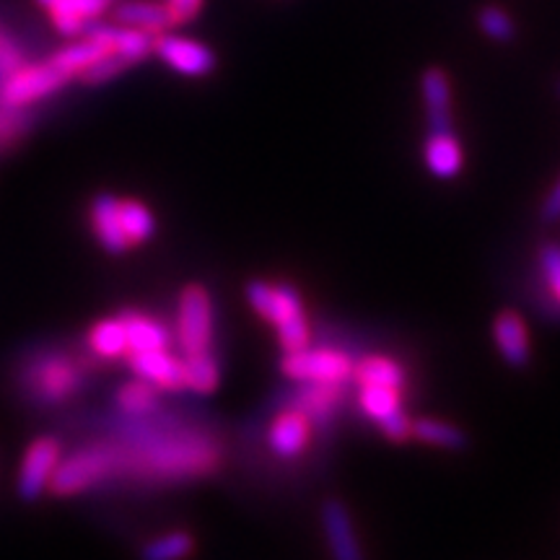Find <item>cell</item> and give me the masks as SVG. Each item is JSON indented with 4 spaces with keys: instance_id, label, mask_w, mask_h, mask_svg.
<instances>
[{
    "instance_id": "cell-1",
    "label": "cell",
    "mask_w": 560,
    "mask_h": 560,
    "mask_svg": "<svg viewBox=\"0 0 560 560\" xmlns=\"http://www.w3.org/2000/svg\"><path fill=\"white\" fill-rule=\"evenodd\" d=\"M247 301L260 317L272 322L283 353H293L310 346V322L304 317V304L293 285H270L265 280H252Z\"/></svg>"
},
{
    "instance_id": "cell-2",
    "label": "cell",
    "mask_w": 560,
    "mask_h": 560,
    "mask_svg": "<svg viewBox=\"0 0 560 560\" xmlns=\"http://www.w3.org/2000/svg\"><path fill=\"white\" fill-rule=\"evenodd\" d=\"M83 382L86 376H83L81 363H75L70 355L42 353L26 361L24 374H21V392L39 408H55L79 395Z\"/></svg>"
},
{
    "instance_id": "cell-3",
    "label": "cell",
    "mask_w": 560,
    "mask_h": 560,
    "mask_svg": "<svg viewBox=\"0 0 560 560\" xmlns=\"http://www.w3.org/2000/svg\"><path fill=\"white\" fill-rule=\"evenodd\" d=\"M117 472V446L115 444H91L83 446L70 457L60 459L58 470L52 475L50 493L70 499L83 490L100 486L109 475Z\"/></svg>"
},
{
    "instance_id": "cell-4",
    "label": "cell",
    "mask_w": 560,
    "mask_h": 560,
    "mask_svg": "<svg viewBox=\"0 0 560 560\" xmlns=\"http://www.w3.org/2000/svg\"><path fill=\"white\" fill-rule=\"evenodd\" d=\"M70 81L73 79L55 68L50 60L37 62V66H19L5 75L3 86H0V102L9 109L32 107L47 96L58 94Z\"/></svg>"
},
{
    "instance_id": "cell-5",
    "label": "cell",
    "mask_w": 560,
    "mask_h": 560,
    "mask_svg": "<svg viewBox=\"0 0 560 560\" xmlns=\"http://www.w3.org/2000/svg\"><path fill=\"white\" fill-rule=\"evenodd\" d=\"M177 335L182 353L198 355L213 342V301L202 285L192 283L182 291L177 310Z\"/></svg>"
},
{
    "instance_id": "cell-6",
    "label": "cell",
    "mask_w": 560,
    "mask_h": 560,
    "mask_svg": "<svg viewBox=\"0 0 560 560\" xmlns=\"http://www.w3.org/2000/svg\"><path fill=\"white\" fill-rule=\"evenodd\" d=\"M280 371L296 382H322V384H346L353 376V361L342 350L335 348H301L285 353L280 361Z\"/></svg>"
},
{
    "instance_id": "cell-7",
    "label": "cell",
    "mask_w": 560,
    "mask_h": 560,
    "mask_svg": "<svg viewBox=\"0 0 560 560\" xmlns=\"http://www.w3.org/2000/svg\"><path fill=\"white\" fill-rule=\"evenodd\" d=\"M62 459V444L55 436H37L24 450L21 457L19 478H16V493L21 501L34 503L42 499L45 490H50L52 475L58 470Z\"/></svg>"
},
{
    "instance_id": "cell-8",
    "label": "cell",
    "mask_w": 560,
    "mask_h": 560,
    "mask_svg": "<svg viewBox=\"0 0 560 560\" xmlns=\"http://www.w3.org/2000/svg\"><path fill=\"white\" fill-rule=\"evenodd\" d=\"M153 52L159 55L161 62H166L182 75H190V79H206L219 66L215 52L208 45L192 37H182V34H156L153 37Z\"/></svg>"
},
{
    "instance_id": "cell-9",
    "label": "cell",
    "mask_w": 560,
    "mask_h": 560,
    "mask_svg": "<svg viewBox=\"0 0 560 560\" xmlns=\"http://www.w3.org/2000/svg\"><path fill=\"white\" fill-rule=\"evenodd\" d=\"M342 387L346 384H322V382H301L289 395L283 397V408H296L312 420L322 431H330L335 410L342 400Z\"/></svg>"
},
{
    "instance_id": "cell-10",
    "label": "cell",
    "mask_w": 560,
    "mask_h": 560,
    "mask_svg": "<svg viewBox=\"0 0 560 560\" xmlns=\"http://www.w3.org/2000/svg\"><path fill=\"white\" fill-rule=\"evenodd\" d=\"M319 516L332 560H366L346 503L338 499H327L322 503Z\"/></svg>"
},
{
    "instance_id": "cell-11",
    "label": "cell",
    "mask_w": 560,
    "mask_h": 560,
    "mask_svg": "<svg viewBox=\"0 0 560 560\" xmlns=\"http://www.w3.org/2000/svg\"><path fill=\"white\" fill-rule=\"evenodd\" d=\"M128 366L138 380L153 384L156 389L182 392L187 389L185 363L174 359L166 350H149V353H128Z\"/></svg>"
},
{
    "instance_id": "cell-12",
    "label": "cell",
    "mask_w": 560,
    "mask_h": 560,
    "mask_svg": "<svg viewBox=\"0 0 560 560\" xmlns=\"http://www.w3.org/2000/svg\"><path fill=\"white\" fill-rule=\"evenodd\" d=\"M312 420L296 408H283L272 420L268 431V444L276 457L296 459L299 454L306 452L312 439Z\"/></svg>"
},
{
    "instance_id": "cell-13",
    "label": "cell",
    "mask_w": 560,
    "mask_h": 560,
    "mask_svg": "<svg viewBox=\"0 0 560 560\" xmlns=\"http://www.w3.org/2000/svg\"><path fill=\"white\" fill-rule=\"evenodd\" d=\"M117 206H120V198H115V195L109 192L96 195L89 206L91 231H94L96 242H100L109 255H125V252L132 249L128 236H125L122 231L120 210H117Z\"/></svg>"
},
{
    "instance_id": "cell-14",
    "label": "cell",
    "mask_w": 560,
    "mask_h": 560,
    "mask_svg": "<svg viewBox=\"0 0 560 560\" xmlns=\"http://www.w3.org/2000/svg\"><path fill=\"white\" fill-rule=\"evenodd\" d=\"M42 9L50 11L52 26L62 37L75 39L86 30L89 21L102 19L112 0H37Z\"/></svg>"
},
{
    "instance_id": "cell-15",
    "label": "cell",
    "mask_w": 560,
    "mask_h": 560,
    "mask_svg": "<svg viewBox=\"0 0 560 560\" xmlns=\"http://www.w3.org/2000/svg\"><path fill=\"white\" fill-rule=\"evenodd\" d=\"M420 94H423L425 117L431 130H452V81L441 68H425L420 75Z\"/></svg>"
},
{
    "instance_id": "cell-16",
    "label": "cell",
    "mask_w": 560,
    "mask_h": 560,
    "mask_svg": "<svg viewBox=\"0 0 560 560\" xmlns=\"http://www.w3.org/2000/svg\"><path fill=\"white\" fill-rule=\"evenodd\" d=\"M493 338L499 346V353L503 361L514 369H524L532 359V346H529V332L524 319L516 312H501L493 322Z\"/></svg>"
},
{
    "instance_id": "cell-17",
    "label": "cell",
    "mask_w": 560,
    "mask_h": 560,
    "mask_svg": "<svg viewBox=\"0 0 560 560\" xmlns=\"http://www.w3.org/2000/svg\"><path fill=\"white\" fill-rule=\"evenodd\" d=\"M112 21L120 26H130V30H140L151 37L161 32L172 30V16L164 3H153V0H122L112 11Z\"/></svg>"
},
{
    "instance_id": "cell-18",
    "label": "cell",
    "mask_w": 560,
    "mask_h": 560,
    "mask_svg": "<svg viewBox=\"0 0 560 560\" xmlns=\"http://www.w3.org/2000/svg\"><path fill=\"white\" fill-rule=\"evenodd\" d=\"M128 338V353H149V350H166L170 348V332L166 327L149 314H140L136 310H125L120 317Z\"/></svg>"
},
{
    "instance_id": "cell-19",
    "label": "cell",
    "mask_w": 560,
    "mask_h": 560,
    "mask_svg": "<svg viewBox=\"0 0 560 560\" xmlns=\"http://www.w3.org/2000/svg\"><path fill=\"white\" fill-rule=\"evenodd\" d=\"M423 156L433 177L452 179L462 172V145L454 130H431Z\"/></svg>"
},
{
    "instance_id": "cell-20",
    "label": "cell",
    "mask_w": 560,
    "mask_h": 560,
    "mask_svg": "<svg viewBox=\"0 0 560 560\" xmlns=\"http://www.w3.org/2000/svg\"><path fill=\"white\" fill-rule=\"evenodd\" d=\"M107 52H109L107 47L100 45V42H94L89 37H75V42H70V45H66L62 50L50 55L47 60H50L58 70H62V73L70 75V79H79V73L83 68H89L91 62L104 58Z\"/></svg>"
},
{
    "instance_id": "cell-21",
    "label": "cell",
    "mask_w": 560,
    "mask_h": 560,
    "mask_svg": "<svg viewBox=\"0 0 560 560\" xmlns=\"http://www.w3.org/2000/svg\"><path fill=\"white\" fill-rule=\"evenodd\" d=\"M117 408L122 416L130 418H151L159 412V389L153 384L138 380L122 384L115 395Z\"/></svg>"
},
{
    "instance_id": "cell-22",
    "label": "cell",
    "mask_w": 560,
    "mask_h": 560,
    "mask_svg": "<svg viewBox=\"0 0 560 560\" xmlns=\"http://www.w3.org/2000/svg\"><path fill=\"white\" fill-rule=\"evenodd\" d=\"M353 376L361 387H405V371L397 361L384 359V355H369L359 366H353Z\"/></svg>"
},
{
    "instance_id": "cell-23",
    "label": "cell",
    "mask_w": 560,
    "mask_h": 560,
    "mask_svg": "<svg viewBox=\"0 0 560 560\" xmlns=\"http://www.w3.org/2000/svg\"><path fill=\"white\" fill-rule=\"evenodd\" d=\"M540 285H542V310L560 319V244L548 242L540 247Z\"/></svg>"
},
{
    "instance_id": "cell-24",
    "label": "cell",
    "mask_w": 560,
    "mask_h": 560,
    "mask_svg": "<svg viewBox=\"0 0 560 560\" xmlns=\"http://www.w3.org/2000/svg\"><path fill=\"white\" fill-rule=\"evenodd\" d=\"M89 348L91 353L100 355V359H122L128 355V338H125V327L120 319H102L96 322L89 330Z\"/></svg>"
},
{
    "instance_id": "cell-25",
    "label": "cell",
    "mask_w": 560,
    "mask_h": 560,
    "mask_svg": "<svg viewBox=\"0 0 560 560\" xmlns=\"http://www.w3.org/2000/svg\"><path fill=\"white\" fill-rule=\"evenodd\" d=\"M117 210H120V223H122L125 236H128L130 247L145 244L153 234H156V219H153L151 208L145 206V202L128 198V200H120Z\"/></svg>"
},
{
    "instance_id": "cell-26",
    "label": "cell",
    "mask_w": 560,
    "mask_h": 560,
    "mask_svg": "<svg viewBox=\"0 0 560 560\" xmlns=\"http://www.w3.org/2000/svg\"><path fill=\"white\" fill-rule=\"evenodd\" d=\"M185 382L187 389L198 392V395H210L221 382V369L219 361L213 359V353L206 350V353L198 355H187L185 361Z\"/></svg>"
},
{
    "instance_id": "cell-27",
    "label": "cell",
    "mask_w": 560,
    "mask_h": 560,
    "mask_svg": "<svg viewBox=\"0 0 560 560\" xmlns=\"http://www.w3.org/2000/svg\"><path fill=\"white\" fill-rule=\"evenodd\" d=\"M412 436L418 441H425L431 446H441V450H465L467 433L454 429V425L444 423V420L433 418H418L412 423Z\"/></svg>"
},
{
    "instance_id": "cell-28",
    "label": "cell",
    "mask_w": 560,
    "mask_h": 560,
    "mask_svg": "<svg viewBox=\"0 0 560 560\" xmlns=\"http://www.w3.org/2000/svg\"><path fill=\"white\" fill-rule=\"evenodd\" d=\"M195 550V537L190 532H170L145 545L140 560H182Z\"/></svg>"
},
{
    "instance_id": "cell-29",
    "label": "cell",
    "mask_w": 560,
    "mask_h": 560,
    "mask_svg": "<svg viewBox=\"0 0 560 560\" xmlns=\"http://www.w3.org/2000/svg\"><path fill=\"white\" fill-rule=\"evenodd\" d=\"M478 26L488 39L499 42V45H509L516 37V21L501 5H482L478 11Z\"/></svg>"
},
{
    "instance_id": "cell-30",
    "label": "cell",
    "mask_w": 560,
    "mask_h": 560,
    "mask_svg": "<svg viewBox=\"0 0 560 560\" xmlns=\"http://www.w3.org/2000/svg\"><path fill=\"white\" fill-rule=\"evenodd\" d=\"M361 410L366 412L371 420H384L395 410H400V389L395 387H361L359 395Z\"/></svg>"
},
{
    "instance_id": "cell-31",
    "label": "cell",
    "mask_w": 560,
    "mask_h": 560,
    "mask_svg": "<svg viewBox=\"0 0 560 560\" xmlns=\"http://www.w3.org/2000/svg\"><path fill=\"white\" fill-rule=\"evenodd\" d=\"M128 68H132V62L128 58H122V55L117 52H107L104 58L91 62L89 68H83L79 73V81L86 83V86H104V83L122 75Z\"/></svg>"
},
{
    "instance_id": "cell-32",
    "label": "cell",
    "mask_w": 560,
    "mask_h": 560,
    "mask_svg": "<svg viewBox=\"0 0 560 560\" xmlns=\"http://www.w3.org/2000/svg\"><path fill=\"white\" fill-rule=\"evenodd\" d=\"M380 429L389 441H395V444H402V441H408L412 436V420L405 416L402 410H395L392 416L380 420Z\"/></svg>"
},
{
    "instance_id": "cell-33",
    "label": "cell",
    "mask_w": 560,
    "mask_h": 560,
    "mask_svg": "<svg viewBox=\"0 0 560 560\" xmlns=\"http://www.w3.org/2000/svg\"><path fill=\"white\" fill-rule=\"evenodd\" d=\"M164 5H166V11H170L172 24L185 26V24H192V21L200 16L206 0H166Z\"/></svg>"
},
{
    "instance_id": "cell-34",
    "label": "cell",
    "mask_w": 560,
    "mask_h": 560,
    "mask_svg": "<svg viewBox=\"0 0 560 560\" xmlns=\"http://www.w3.org/2000/svg\"><path fill=\"white\" fill-rule=\"evenodd\" d=\"M540 215H542L545 223H556V221H560V182H558L556 187H552L548 198H545Z\"/></svg>"
},
{
    "instance_id": "cell-35",
    "label": "cell",
    "mask_w": 560,
    "mask_h": 560,
    "mask_svg": "<svg viewBox=\"0 0 560 560\" xmlns=\"http://www.w3.org/2000/svg\"><path fill=\"white\" fill-rule=\"evenodd\" d=\"M558 96H560V83H558Z\"/></svg>"
}]
</instances>
